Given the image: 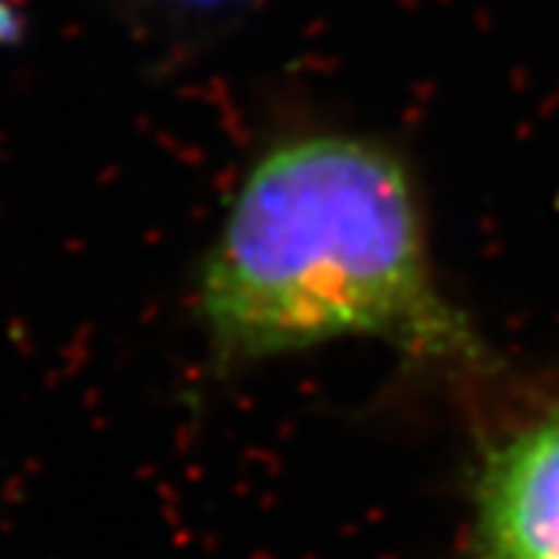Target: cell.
Listing matches in <instances>:
<instances>
[{
    "label": "cell",
    "mask_w": 559,
    "mask_h": 559,
    "mask_svg": "<svg viewBox=\"0 0 559 559\" xmlns=\"http://www.w3.org/2000/svg\"><path fill=\"white\" fill-rule=\"evenodd\" d=\"M200 314L227 360L345 336L423 364L488 358L436 283L407 165L355 134H301L255 162L202 264Z\"/></svg>",
    "instance_id": "1"
},
{
    "label": "cell",
    "mask_w": 559,
    "mask_h": 559,
    "mask_svg": "<svg viewBox=\"0 0 559 559\" xmlns=\"http://www.w3.org/2000/svg\"><path fill=\"white\" fill-rule=\"evenodd\" d=\"M469 559H559V389L481 454Z\"/></svg>",
    "instance_id": "2"
}]
</instances>
